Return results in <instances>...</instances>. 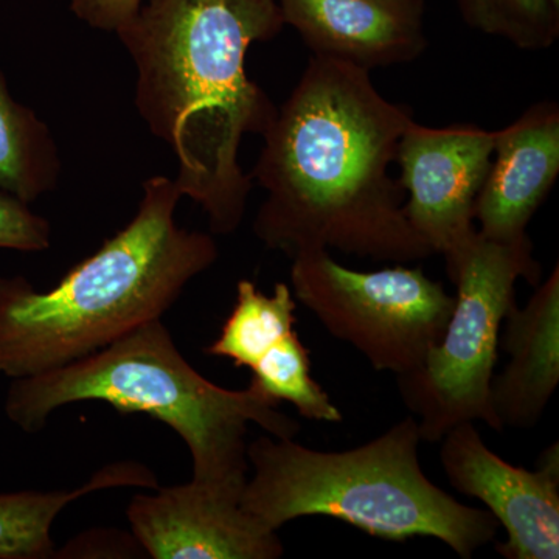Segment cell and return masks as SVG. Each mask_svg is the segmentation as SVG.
I'll return each instance as SVG.
<instances>
[{
	"label": "cell",
	"mask_w": 559,
	"mask_h": 559,
	"mask_svg": "<svg viewBox=\"0 0 559 559\" xmlns=\"http://www.w3.org/2000/svg\"><path fill=\"white\" fill-rule=\"evenodd\" d=\"M84 401L164 423L189 448L191 480L238 498L248 480L249 425L275 439L300 432V423L252 384L224 389L198 373L162 319L60 369L14 380L5 412L25 432H38L55 411Z\"/></svg>",
	"instance_id": "4"
},
{
	"label": "cell",
	"mask_w": 559,
	"mask_h": 559,
	"mask_svg": "<svg viewBox=\"0 0 559 559\" xmlns=\"http://www.w3.org/2000/svg\"><path fill=\"white\" fill-rule=\"evenodd\" d=\"M290 260L296 300L374 370L395 377L421 366L454 308V296L421 267L353 271L326 249L305 250Z\"/></svg>",
	"instance_id": "7"
},
{
	"label": "cell",
	"mask_w": 559,
	"mask_h": 559,
	"mask_svg": "<svg viewBox=\"0 0 559 559\" xmlns=\"http://www.w3.org/2000/svg\"><path fill=\"white\" fill-rule=\"evenodd\" d=\"M492 156L474 205V221L484 237L520 240L527 237L530 221L558 179V103H535L520 119L496 131Z\"/></svg>",
	"instance_id": "12"
},
{
	"label": "cell",
	"mask_w": 559,
	"mask_h": 559,
	"mask_svg": "<svg viewBox=\"0 0 559 559\" xmlns=\"http://www.w3.org/2000/svg\"><path fill=\"white\" fill-rule=\"evenodd\" d=\"M119 487L157 488V480L146 466L123 462L98 469L75 489L0 495V559L53 558L51 527L61 511L91 492Z\"/></svg>",
	"instance_id": "14"
},
{
	"label": "cell",
	"mask_w": 559,
	"mask_h": 559,
	"mask_svg": "<svg viewBox=\"0 0 559 559\" xmlns=\"http://www.w3.org/2000/svg\"><path fill=\"white\" fill-rule=\"evenodd\" d=\"M51 245L49 221L36 215L28 204L0 189V249L43 252Z\"/></svg>",
	"instance_id": "18"
},
{
	"label": "cell",
	"mask_w": 559,
	"mask_h": 559,
	"mask_svg": "<svg viewBox=\"0 0 559 559\" xmlns=\"http://www.w3.org/2000/svg\"><path fill=\"white\" fill-rule=\"evenodd\" d=\"M457 293L439 342L417 370L396 377L404 406L418 417L419 436L439 443L463 423L502 430L489 404L500 330L514 304L518 280L536 286L543 267L530 237L496 241L479 230L447 259Z\"/></svg>",
	"instance_id": "6"
},
{
	"label": "cell",
	"mask_w": 559,
	"mask_h": 559,
	"mask_svg": "<svg viewBox=\"0 0 559 559\" xmlns=\"http://www.w3.org/2000/svg\"><path fill=\"white\" fill-rule=\"evenodd\" d=\"M411 110L370 72L312 57L270 127L250 179L266 198L253 234L289 259L310 249L404 264L436 255L411 226L389 175Z\"/></svg>",
	"instance_id": "1"
},
{
	"label": "cell",
	"mask_w": 559,
	"mask_h": 559,
	"mask_svg": "<svg viewBox=\"0 0 559 559\" xmlns=\"http://www.w3.org/2000/svg\"><path fill=\"white\" fill-rule=\"evenodd\" d=\"M241 498L190 480L131 499L127 516L154 559H278L277 532L242 510Z\"/></svg>",
	"instance_id": "10"
},
{
	"label": "cell",
	"mask_w": 559,
	"mask_h": 559,
	"mask_svg": "<svg viewBox=\"0 0 559 559\" xmlns=\"http://www.w3.org/2000/svg\"><path fill=\"white\" fill-rule=\"evenodd\" d=\"M524 308L511 305L499 347L510 356L492 377L489 404L500 428L533 429L559 384V266L538 283Z\"/></svg>",
	"instance_id": "13"
},
{
	"label": "cell",
	"mask_w": 559,
	"mask_h": 559,
	"mask_svg": "<svg viewBox=\"0 0 559 559\" xmlns=\"http://www.w3.org/2000/svg\"><path fill=\"white\" fill-rule=\"evenodd\" d=\"M296 297L286 283H275L267 296L255 283L240 280L234 310L205 353L250 369L275 342L296 331Z\"/></svg>",
	"instance_id": "16"
},
{
	"label": "cell",
	"mask_w": 559,
	"mask_h": 559,
	"mask_svg": "<svg viewBox=\"0 0 559 559\" xmlns=\"http://www.w3.org/2000/svg\"><path fill=\"white\" fill-rule=\"evenodd\" d=\"M143 0H70L79 20L92 28L117 33L138 14Z\"/></svg>",
	"instance_id": "19"
},
{
	"label": "cell",
	"mask_w": 559,
	"mask_h": 559,
	"mask_svg": "<svg viewBox=\"0 0 559 559\" xmlns=\"http://www.w3.org/2000/svg\"><path fill=\"white\" fill-rule=\"evenodd\" d=\"M314 57L371 72L407 64L428 49L425 0H277Z\"/></svg>",
	"instance_id": "11"
},
{
	"label": "cell",
	"mask_w": 559,
	"mask_h": 559,
	"mask_svg": "<svg viewBox=\"0 0 559 559\" xmlns=\"http://www.w3.org/2000/svg\"><path fill=\"white\" fill-rule=\"evenodd\" d=\"M473 31L498 36L522 50L549 49L559 36L557 0H457Z\"/></svg>",
	"instance_id": "17"
},
{
	"label": "cell",
	"mask_w": 559,
	"mask_h": 559,
	"mask_svg": "<svg viewBox=\"0 0 559 559\" xmlns=\"http://www.w3.org/2000/svg\"><path fill=\"white\" fill-rule=\"evenodd\" d=\"M180 198L175 179L145 180L131 223L49 290L0 277V374L60 369L162 319L219 255L209 234L176 224Z\"/></svg>",
	"instance_id": "3"
},
{
	"label": "cell",
	"mask_w": 559,
	"mask_h": 559,
	"mask_svg": "<svg viewBox=\"0 0 559 559\" xmlns=\"http://www.w3.org/2000/svg\"><path fill=\"white\" fill-rule=\"evenodd\" d=\"M496 131L474 124L423 127L401 135L400 186L409 194L404 212L421 240L450 259L476 234L474 205L487 180Z\"/></svg>",
	"instance_id": "8"
},
{
	"label": "cell",
	"mask_w": 559,
	"mask_h": 559,
	"mask_svg": "<svg viewBox=\"0 0 559 559\" xmlns=\"http://www.w3.org/2000/svg\"><path fill=\"white\" fill-rule=\"evenodd\" d=\"M557 2H559V0H557Z\"/></svg>",
	"instance_id": "20"
},
{
	"label": "cell",
	"mask_w": 559,
	"mask_h": 559,
	"mask_svg": "<svg viewBox=\"0 0 559 559\" xmlns=\"http://www.w3.org/2000/svg\"><path fill=\"white\" fill-rule=\"evenodd\" d=\"M60 170L49 128L13 100L0 72V189L32 204L57 187Z\"/></svg>",
	"instance_id": "15"
},
{
	"label": "cell",
	"mask_w": 559,
	"mask_h": 559,
	"mask_svg": "<svg viewBox=\"0 0 559 559\" xmlns=\"http://www.w3.org/2000/svg\"><path fill=\"white\" fill-rule=\"evenodd\" d=\"M283 27L277 0H150L117 32L138 72L135 108L170 146L175 183L212 234L245 219L253 180L238 162L242 138L263 134L277 112L246 57Z\"/></svg>",
	"instance_id": "2"
},
{
	"label": "cell",
	"mask_w": 559,
	"mask_h": 559,
	"mask_svg": "<svg viewBox=\"0 0 559 559\" xmlns=\"http://www.w3.org/2000/svg\"><path fill=\"white\" fill-rule=\"evenodd\" d=\"M421 441L415 417L348 451L259 437L248 447L252 476L242 489V510L274 532L299 518L325 516L392 543L433 538L460 558H473L496 540L499 522L429 480L419 462Z\"/></svg>",
	"instance_id": "5"
},
{
	"label": "cell",
	"mask_w": 559,
	"mask_h": 559,
	"mask_svg": "<svg viewBox=\"0 0 559 559\" xmlns=\"http://www.w3.org/2000/svg\"><path fill=\"white\" fill-rule=\"evenodd\" d=\"M441 468L451 487L485 503L507 540V559L559 558V444L540 452L535 469L521 468L489 450L474 423L444 433Z\"/></svg>",
	"instance_id": "9"
}]
</instances>
